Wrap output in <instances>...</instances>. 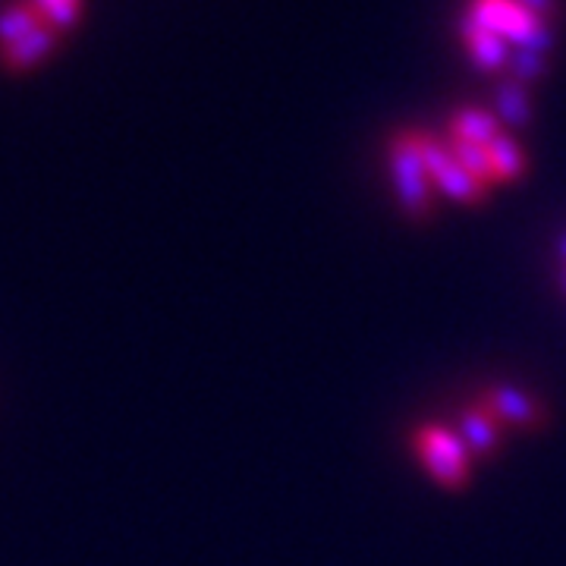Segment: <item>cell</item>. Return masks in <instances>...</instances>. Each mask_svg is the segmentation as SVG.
Masks as SVG:
<instances>
[{"label": "cell", "instance_id": "17", "mask_svg": "<svg viewBox=\"0 0 566 566\" xmlns=\"http://www.w3.org/2000/svg\"><path fill=\"white\" fill-rule=\"evenodd\" d=\"M564 283H566V274H564Z\"/></svg>", "mask_w": 566, "mask_h": 566}, {"label": "cell", "instance_id": "16", "mask_svg": "<svg viewBox=\"0 0 566 566\" xmlns=\"http://www.w3.org/2000/svg\"><path fill=\"white\" fill-rule=\"evenodd\" d=\"M564 255H566V243H564Z\"/></svg>", "mask_w": 566, "mask_h": 566}, {"label": "cell", "instance_id": "3", "mask_svg": "<svg viewBox=\"0 0 566 566\" xmlns=\"http://www.w3.org/2000/svg\"><path fill=\"white\" fill-rule=\"evenodd\" d=\"M390 170H394L397 196H400L406 211L412 218H424L431 211V202H434V186H431V177L424 170L416 129L397 133L390 139Z\"/></svg>", "mask_w": 566, "mask_h": 566}, {"label": "cell", "instance_id": "11", "mask_svg": "<svg viewBox=\"0 0 566 566\" xmlns=\"http://www.w3.org/2000/svg\"><path fill=\"white\" fill-rule=\"evenodd\" d=\"M528 114H532V104H528L526 85L516 80L504 82L494 95V117L506 120L510 126H526Z\"/></svg>", "mask_w": 566, "mask_h": 566}, {"label": "cell", "instance_id": "5", "mask_svg": "<svg viewBox=\"0 0 566 566\" xmlns=\"http://www.w3.org/2000/svg\"><path fill=\"white\" fill-rule=\"evenodd\" d=\"M479 400L491 409V416L504 428L538 431L545 424V406L520 387H491Z\"/></svg>", "mask_w": 566, "mask_h": 566}, {"label": "cell", "instance_id": "9", "mask_svg": "<svg viewBox=\"0 0 566 566\" xmlns=\"http://www.w3.org/2000/svg\"><path fill=\"white\" fill-rule=\"evenodd\" d=\"M463 41H465V51H469V57L472 63L479 66V70H501L510 63V54H506V41L497 39L494 32H488L482 29L479 22L465 20L463 22Z\"/></svg>", "mask_w": 566, "mask_h": 566}, {"label": "cell", "instance_id": "15", "mask_svg": "<svg viewBox=\"0 0 566 566\" xmlns=\"http://www.w3.org/2000/svg\"><path fill=\"white\" fill-rule=\"evenodd\" d=\"M516 3H520V7H526L528 13L542 17V20L554 17V13L560 10V3H557V0H516Z\"/></svg>", "mask_w": 566, "mask_h": 566}, {"label": "cell", "instance_id": "4", "mask_svg": "<svg viewBox=\"0 0 566 566\" xmlns=\"http://www.w3.org/2000/svg\"><path fill=\"white\" fill-rule=\"evenodd\" d=\"M416 136H419V151H422L424 170H428V177H431L434 192H444L447 199L463 205H475L485 199V186L475 182L465 174L463 167L457 164V158L450 155L447 145H441V142L434 139V136H428V133H419V129H416Z\"/></svg>", "mask_w": 566, "mask_h": 566}, {"label": "cell", "instance_id": "6", "mask_svg": "<svg viewBox=\"0 0 566 566\" xmlns=\"http://www.w3.org/2000/svg\"><path fill=\"white\" fill-rule=\"evenodd\" d=\"M460 438H463L465 447L472 450V457H491V453L501 447L504 424L491 416V409H488L482 400H475V403L463 412V431H460Z\"/></svg>", "mask_w": 566, "mask_h": 566}, {"label": "cell", "instance_id": "13", "mask_svg": "<svg viewBox=\"0 0 566 566\" xmlns=\"http://www.w3.org/2000/svg\"><path fill=\"white\" fill-rule=\"evenodd\" d=\"M39 7L44 25H51L54 32H66L80 22L82 0H32Z\"/></svg>", "mask_w": 566, "mask_h": 566}, {"label": "cell", "instance_id": "7", "mask_svg": "<svg viewBox=\"0 0 566 566\" xmlns=\"http://www.w3.org/2000/svg\"><path fill=\"white\" fill-rule=\"evenodd\" d=\"M57 35H61V32H54L51 25H39L35 32L22 35L20 41L0 48V61H3L7 70H13V73H22V70H29V66H39V63L57 48Z\"/></svg>", "mask_w": 566, "mask_h": 566}, {"label": "cell", "instance_id": "1", "mask_svg": "<svg viewBox=\"0 0 566 566\" xmlns=\"http://www.w3.org/2000/svg\"><path fill=\"white\" fill-rule=\"evenodd\" d=\"M412 453L424 472L447 491H460L469 485L475 457L457 431H450L444 424H422L412 434Z\"/></svg>", "mask_w": 566, "mask_h": 566}, {"label": "cell", "instance_id": "14", "mask_svg": "<svg viewBox=\"0 0 566 566\" xmlns=\"http://www.w3.org/2000/svg\"><path fill=\"white\" fill-rule=\"evenodd\" d=\"M510 70H513V80L528 85V82H535L545 76L547 61L542 51H516V54L510 57Z\"/></svg>", "mask_w": 566, "mask_h": 566}, {"label": "cell", "instance_id": "2", "mask_svg": "<svg viewBox=\"0 0 566 566\" xmlns=\"http://www.w3.org/2000/svg\"><path fill=\"white\" fill-rule=\"evenodd\" d=\"M469 20L479 22L482 29L494 32L497 39L520 44V51H542L551 48V32L547 22L516 0H472Z\"/></svg>", "mask_w": 566, "mask_h": 566}, {"label": "cell", "instance_id": "12", "mask_svg": "<svg viewBox=\"0 0 566 566\" xmlns=\"http://www.w3.org/2000/svg\"><path fill=\"white\" fill-rule=\"evenodd\" d=\"M39 25H44V20H41L39 7H35L32 0H29V3H17V7L0 10V48H7V44L20 41L22 35L35 32Z\"/></svg>", "mask_w": 566, "mask_h": 566}, {"label": "cell", "instance_id": "8", "mask_svg": "<svg viewBox=\"0 0 566 566\" xmlns=\"http://www.w3.org/2000/svg\"><path fill=\"white\" fill-rule=\"evenodd\" d=\"M501 133H504L501 120L491 111H482V107H463V111H457L453 120H450V129H447L450 139L472 142V145H482V148H488Z\"/></svg>", "mask_w": 566, "mask_h": 566}, {"label": "cell", "instance_id": "10", "mask_svg": "<svg viewBox=\"0 0 566 566\" xmlns=\"http://www.w3.org/2000/svg\"><path fill=\"white\" fill-rule=\"evenodd\" d=\"M488 164H491V186H506L520 180L526 174V151L513 136L501 133L497 139L488 145Z\"/></svg>", "mask_w": 566, "mask_h": 566}]
</instances>
